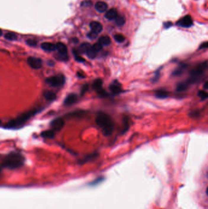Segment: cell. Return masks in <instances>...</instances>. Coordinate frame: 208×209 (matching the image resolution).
I'll list each match as a JSON object with an SVG mask.
<instances>
[{
    "instance_id": "5",
    "label": "cell",
    "mask_w": 208,
    "mask_h": 209,
    "mask_svg": "<svg viewBox=\"0 0 208 209\" xmlns=\"http://www.w3.org/2000/svg\"><path fill=\"white\" fill-rule=\"evenodd\" d=\"M65 82V78L64 75H58L50 76L46 79V83L53 87H61Z\"/></svg>"
},
{
    "instance_id": "30",
    "label": "cell",
    "mask_w": 208,
    "mask_h": 209,
    "mask_svg": "<svg viewBox=\"0 0 208 209\" xmlns=\"http://www.w3.org/2000/svg\"><path fill=\"white\" fill-rule=\"evenodd\" d=\"M198 95H199L202 100H204L207 98L208 94L207 93L204 91H200L198 93Z\"/></svg>"
},
{
    "instance_id": "17",
    "label": "cell",
    "mask_w": 208,
    "mask_h": 209,
    "mask_svg": "<svg viewBox=\"0 0 208 209\" xmlns=\"http://www.w3.org/2000/svg\"><path fill=\"white\" fill-rule=\"evenodd\" d=\"M187 65L186 64H180L179 66H178L173 73V75H175V76H178V75H180L181 74H182L184 71L186 70V68H187Z\"/></svg>"
},
{
    "instance_id": "28",
    "label": "cell",
    "mask_w": 208,
    "mask_h": 209,
    "mask_svg": "<svg viewBox=\"0 0 208 209\" xmlns=\"http://www.w3.org/2000/svg\"><path fill=\"white\" fill-rule=\"evenodd\" d=\"M5 38L9 41H15L17 39V36L12 33H8L5 35Z\"/></svg>"
},
{
    "instance_id": "15",
    "label": "cell",
    "mask_w": 208,
    "mask_h": 209,
    "mask_svg": "<svg viewBox=\"0 0 208 209\" xmlns=\"http://www.w3.org/2000/svg\"><path fill=\"white\" fill-rule=\"evenodd\" d=\"M43 97L48 101H54L56 98V94L51 91H45L43 93Z\"/></svg>"
},
{
    "instance_id": "21",
    "label": "cell",
    "mask_w": 208,
    "mask_h": 209,
    "mask_svg": "<svg viewBox=\"0 0 208 209\" xmlns=\"http://www.w3.org/2000/svg\"><path fill=\"white\" fill-rule=\"evenodd\" d=\"M130 119H129L128 117L125 116L123 118V129H122V133H126L128 130L129 128H130Z\"/></svg>"
},
{
    "instance_id": "19",
    "label": "cell",
    "mask_w": 208,
    "mask_h": 209,
    "mask_svg": "<svg viewBox=\"0 0 208 209\" xmlns=\"http://www.w3.org/2000/svg\"><path fill=\"white\" fill-rule=\"evenodd\" d=\"M102 84H103V81L101 79H96L94 81L92 87L93 89H95V90L96 91V92L98 91H99L101 89H103L102 87Z\"/></svg>"
},
{
    "instance_id": "7",
    "label": "cell",
    "mask_w": 208,
    "mask_h": 209,
    "mask_svg": "<svg viewBox=\"0 0 208 209\" xmlns=\"http://www.w3.org/2000/svg\"><path fill=\"white\" fill-rule=\"evenodd\" d=\"M28 64L31 68L34 69H39L42 67L43 61L41 58L30 56L28 58Z\"/></svg>"
},
{
    "instance_id": "3",
    "label": "cell",
    "mask_w": 208,
    "mask_h": 209,
    "mask_svg": "<svg viewBox=\"0 0 208 209\" xmlns=\"http://www.w3.org/2000/svg\"><path fill=\"white\" fill-rule=\"evenodd\" d=\"M38 112V109H34L33 110L29 111L24 113L22 115H20L18 117L15 118L14 120L10 121L8 122L4 128H16L21 127L25 122H26L29 119L31 118Z\"/></svg>"
},
{
    "instance_id": "4",
    "label": "cell",
    "mask_w": 208,
    "mask_h": 209,
    "mask_svg": "<svg viewBox=\"0 0 208 209\" xmlns=\"http://www.w3.org/2000/svg\"><path fill=\"white\" fill-rule=\"evenodd\" d=\"M207 66L208 65L207 61H205L204 62L196 66L191 72V77L186 81V83L190 86L191 84L197 82L206 72Z\"/></svg>"
},
{
    "instance_id": "6",
    "label": "cell",
    "mask_w": 208,
    "mask_h": 209,
    "mask_svg": "<svg viewBox=\"0 0 208 209\" xmlns=\"http://www.w3.org/2000/svg\"><path fill=\"white\" fill-rule=\"evenodd\" d=\"M56 50L58 52L57 58L62 61H67L68 60V55L67 48L65 44L58 42L56 44Z\"/></svg>"
},
{
    "instance_id": "18",
    "label": "cell",
    "mask_w": 208,
    "mask_h": 209,
    "mask_svg": "<svg viewBox=\"0 0 208 209\" xmlns=\"http://www.w3.org/2000/svg\"><path fill=\"white\" fill-rule=\"evenodd\" d=\"M98 42L100 43L102 46H107L110 45L111 41L110 37L107 36H101L98 40Z\"/></svg>"
},
{
    "instance_id": "31",
    "label": "cell",
    "mask_w": 208,
    "mask_h": 209,
    "mask_svg": "<svg viewBox=\"0 0 208 209\" xmlns=\"http://www.w3.org/2000/svg\"><path fill=\"white\" fill-rule=\"evenodd\" d=\"M86 112L84 111H78L70 114V116L72 117H82L85 114Z\"/></svg>"
},
{
    "instance_id": "42",
    "label": "cell",
    "mask_w": 208,
    "mask_h": 209,
    "mask_svg": "<svg viewBox=\"0 0 208 209\" xmlns=\"http://www.w3.org/2000/svg\"><path fill=\"white\" fill-rule=\"evenodd\" d=\"M1 121H0V125H1Z\"/></svg>"
},
{
    "instance_id": "33",
    "label": "cell",
    "mask_w": 208,
    "mask_h": 209,
    "mask_svg": "<svg viewBox=\"0 0 208 209\" xmlns=\"http://www.w3.org/2000/svg\"><path fill=\"white\" fill-rule=\"evenodd\" d=\"M160 77V70H158V71L155 73L154 77L152 79V81L153 82H156L158 79H159Z\"/></svg>"
},
{
    "instance_id": "14",
    "label": "cell",
    "mask_w": 208,
    "mask_h": 209,
    "mask_svg": "<svg viewBox=\"0 0 208 209\" xmlns=\"http://www.w3.org/2000/svg\"><path fill=\"white\" fill-rule=\"evenodd\" d=\"M42 48L45 51L53 52L56 50V45L50 42H43L41 45Z\"/></svg>"
},
{
    "instance_id": "38",
    "label": "cell",
    "mask_w": 208,
    "mask_h": 209,
    "mask_svg": "<svg viewBox=\"0 0 208 209\" xmlns=\"http://www.w3.org/2000/svg\"><path fill=\"white\" fill-rule=\"evenodd\" d=\"M172 25V23L170 22H167V23H164V27H165V28H169V27H170Z\"/></svg>"
},
{
    "instance_id": "16",
    "label": "cell",
    "mask_w": 208,
    "mask_h": 209,
    "mask_svg": "<svg viewBox=\"0 0 208 209\" xmlns=\"http://www.w3.org/2000/svg\"><path fill=\"white\" fill-rule=\"evenodd\" d=\"M118 16V12L117 11V10L115 9H111L106 13L105 17L109 20H112L115 19V18Z\"/></svg>"
},
{
    "instance_id": "11",
    "label": "cell",
    "mask_w": 208,
    "mask_h": 209,
    "mask_svg": "<svg viewBox=\"0 0 208 209\" xmlns=\"http://www.w3.org/2000/svg\"><path fill=\"white\" fill-rule=\"evenodd\" d=\"M77 100H78V96L75 94H70L65 98L64 103L66 106H70L75 103L77 102Z\"/></svg>"
},
{
    "instance_id": "32",
    "label": "cell",
    "mask_w": 208,
    "mask_h": 209,
    "mask_svg": "<svg viewBox=\"0 0 208 209\" xmlns=\"http://www.w3.org/2000/svg\"><path fill=\"white\" fill-rule=\"evenodd\" d=\"M92 47H93V48L94 49V50H95L96 52H98L99 51H100L103 48V46H102L100 43H99V42L95 44L92 46Z\"/></svg>"
},
{
    "instance_id": "27",
    "label": "cell",
    "mask_w": 208,
    "mask_h": 209,
    "mask_svg": "<svg viewBox=\"0 0 208 209\" xmlns=\"http://www.w3.org/2000/svg\"><path fill=\"white\" fill-rule=\"evenodd\" d=\"M114 39L115 41L118 42V43H122L125 40V37H124V36H123L122 34H115L114 36Z\"/></svg>"
},
{
    "instance_id": "24",
    "label": "cell",
    "mask_w": 208,
    "mask_h": 209,
    "mask_svg": "<svg viewBox=\"0 0 208 209\" xmlns=\"http://www.w3.org/2000/svg\"><path fill=\"white\" fill-rule=\"evenodd\" d=\"M189 85L186 82H182L181 83H180L179 84H178L177 86V88H176V90L178 91H186V89L189 87Z\"/></svg>"
},
{
    "instance_id": "26",
    "label": "cell",
    "mask_w": 208,
    "mask_h": 209,
    "mask_svg": "<svg viewBox=\"0 0 208 209\" xmlns=\"http://www.w3.org/2000/svg\"><path fill=\"white\" fill-rule=\"evenodd\" d=\"M91 47V45L89 44L88 43H84L80 47V50L82 52V53H86V52H87V50Z\"/></svg>"
},
{
    "instance_id": "2",
    "label": "cell",
    "mask_w": 208,
    "mask_h": 209,
    "mask_svg": "<svg viewBox=\"0 0 208 209\" xmlns=\"http://www.w3.org/2000/svg\"><path fill=\"white\" fill-rule=\"evenodd\" d=\"M25 163V157L20 153L12 152L3 160L1 166L10 170H15L22 167Z\"/></svg>"
},
{
    "instance_id": "36",
    "label": "cell",
    "mask_w": 208,
    "mask_h": 209,
    "mask_svg": "<svg viewBox=\"0 0 208 209\" xmlns=\"http://www.w3.org/2000/svg\"><path fill=\"white\" fill-rule=\"evenodd\" d=\"M91 5H92V2L90 1H84L81 3V6H84V7H88V6H90Z\"/></svg>"
},
{
    "instance_id": "25",
    "label": "cell",
    "mask_w": 208,
    "mask_h": 209,
    "mask_svg": "<svg viewBox=\"0 0 208 209\" xmlns=\"http://www.w3.org/2000/svg\"><path fill=\"white\" fill-rule=\"evenodd\" d=\"M115 23L117 26H123L125 23V18L123 16H117L115 18Z\"/></svg>"
},
{
    "instance_id": "40",
    "label": "cell",
    "mask_w": 208,
    "mask_h": 209,
    "mask_svg": "<svg viewBox=\"0 0 208 209\" xmlns=\"http://www.w3.org/2000/svg\"><path fill=\"white\" fill-rule=\"evenodd\" d=\"M204 86V88H205L206 89H208V87H207V82H206V83H205Z\"/></svg>"
},
{
    "instance_id": "41",
    "label": "cell",
    "mask_w": 208,
    "mask_h": 209,
    "mask_svg": "<svg viewBox=\"0 0 208 209\" xmlns=\"http://www.w3.org/2000/svg\"><path fill=\"white\" fill-rule=\"evenodd\" d=\"M2 35V31L0 29V36H1Z\"/></svg>"
},
{
    "instance_id": "20",
    "label": "cell",
    "mask_w": 208,
    "mask_h": 209,
    "mask_svg": "<svg viewBox=\"0 0 208 209\" xmlns=\"http://www.w3.org/2000/svg\"><path fill=\"white\" fill-rule=\"evenodd\" d=\"M55 136V132L53 130H48L42 132L41 136L43 138L51 139L53 138Z\"/></svg>"
},
{
    "instance_id": "34",
    "label": "cell",
    "mask_w": 208,
    "mask_h": 209,
    "mask_svg": "<svg viewBox=\"0 0 208 209\" xmlns=\"http://www.w3.org/2000/svg\"><path fill=\"white\" fill-rule=\"evenodd\" d=\"M98 36V34L93 32V31H91L87 35V37L89 38V39H95Z\"/></svg>"
},
{
    "instance_id": "13",
    "label": "cell",
    "mask_w": 208,
    "mask_h": 209,
    "mask_svg": "<svg viewBox=\"0 0 208 209\" xmlns=\"http://www.w3.org/2000/svg\"><path fill=\"white\" fill-rule=\"evenodd\" d=\"M107 4L103 1H98L95 4V7L99 12H104L107 9Z\"/></svg>"
},
{
    "instance_id": "1",
    "label": "cell",
    "mask_w": 208,
    "mask_h": 209,
    "mask_svg": "<svg viewBox=\"0 0 208 209\" xmlns=\"http://www.w3.org/2000/svg\"><path fill=\"white\" fill-rule=\"evenodd\" d=\"M95 122L97 125L101 128L104 135L109 136L112 133L114 129V123L109 115L104 112L98 113L95 119Z\"/></svg>"
},
{
    "instance_id": "8",
    "label": "cell",
    "mask_w": 208,
    "mask_h": 209,
    "mask_svg": "<svg viewBox=\"0 0 208 209\" xmlns=\"http://www.w3.org/2000/svg\"><path fill=\"white\" fill-rule=\"evenodd\" d=\"M65 125V122L62 118H57L51 123V127L54 132H59L62 130Z\"/></svg>"
},
{
    "instance_id": "12",
    "label": "cell",
    "mask_w": 208,
    "mask_h": 209,
    "mask_svg": "<svg viewBox=\"0 0 208 209\" xmlns=\"http://www.w3.org/2000/svg\"><path fill=\"white\" fill-rule=\"evenodd\" d=\"M90 26L92 29V31H93L98 34V33H100L103 30V26L102 25L98 22H92L91 23Z\"/></svg>"
},
{
    "instance_id": "29",
    "label": "cell",
    "mask_w": 208,
    "mask_h": 209,
    "mask_svg": "<svg viewBox=\"0 0 208 209\" xmlns=\"http://www.w3.org/2000/svg\"><path fill=\"white\" fill-rule=\"evenodd\" d=\"M73 53H74V55H75V59L76 60L78 61V62H80V63H84L85 61V59L81 57V56H80V55H79V52L76 50H74L73 51Z\"/></svg>"
},
{
    "instance_id": "9",
    "label": "cell",
    "mask_w": 208,
    "mask_h": 209,
    "mask_svg": "<svg viewBox=\"0 0 208 209\" xmlns=\"http://www.w3.org/2000/svg\"><path fill=\"white\" fill-rule=\"evenodd\" d=\"M177 25H179L184 28H189L193 25V20L192 17L190 15H186L182 18L180 20L178 21L176 23Z\"/></svg>"
},
{
    "instance_id": "35",
    "label": "cell",
    "mask_w": 208,
    "mask_h": 209,
    "mask_svg": "<svg viewBox=\"0 0 208 209\" xmlns=\"http://www.w3.org/2000/svg\"><path fill=\"white\" fill-rule=\"evenodd\" d=\"M26 43L28 45L31 46V47H34V46H36V45H37V42L36 41H34V40H31V39L28 40V41H26Z\"/></svg>"
},
{
    "instance_id": "22",
    "label": "cell",
    "mask_w": 208,
    "mask_h": 209,
    "mask_svg": "<svg viewBox=\"0 0 208 209\" xmlns=\"http://www.w3.org/2000/svg\"><path fill=\"white\" fill-rule=\"evenodd\" d=\"M155 95L156 97L159 98H161V99H164V98H167L168 96H169V93H168L167 91H162V90H159L156 91Z\"/></svg>"
},
{
    "instance_id": "37",
    "label": "cell",
    "mask_w": 208,
    "mask_h": 209,
    "mask_svg": "<svg viewBox=\"0 0 208 209\" xmlns=\"http://www.w3.org/2000/svg\"><path fill=\"white\" fill-rule=\"evenodd\" d=\"M88 85L87 84H85L83 87H82V89H81V94H82V95H83V94H85V92L88 90Z\"/></svg>"
},
{
    "instance_id": "10",
    "label": "cell",
    "mask_w": 208,
    "mask_h": 209,
    "mask_svg": "<svg viewBox=\"0 0 208 209\" xmlns=\"http://www.w3.org/2000/svg\"><path fill=\"white\" fill-rule=\"evenodd\" d=\"M109 89L111 92L114 95L119 94L122 92V88L121 84L117 80L113 82L109 86Z\"/></svg>"
},
{
    "instance_id": "39",
    "label": "cell",
    "mask_w": 208,
    "mask_h": 209,
    "mask_svg": "<svg viewBox=\"0 0 208 209\" xmlns=\"http://www.w3.org/2000/svg\"><path fill=\"white\" fill-rule=\"evenodd\" d=\"M207 46H208V45H207V42H204V43L200 45V49L207 48Z\"/></svg>"
},
{
    "instance_id": "23",
    "label": "cell",
    "mask_w": 208,
    "mask_h": 209,
    "mask_svg": "<svg viewBox=\"0 0 208 209\" xmlns=\"http://www.w3.org/2000/svg\"><path fill=\"white\" fill-rule=\"evenodd\" d=\"M96 53L95 50H94V49L93 48L92 46L91 45V47L89 48L87 52H86V54L87 55V56L89 58H91V59H93L94 58H95V56H96Z\"/></svg>"
}]
</instances>
